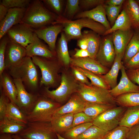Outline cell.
Wrapping results in <instances>:
<instances>
[{
    "mask_svg": "<svg viewBox=\"0 0 139 139\" xmlns=\"http://www.w3.org/2000/svg\"><path fill=\"white\" fill-rule=\"evenodd\" d=\"M58 17L47 8L41 0H31L21 23L33 29H39L53 24Z\"/></svg>",
    "mask_w": 139,
    "mask_h": 139,
    "instance_id": "1",
    "label": "cell"
},
{
    "mask_svg": "<svg viewBox=\"0 0 139 139\" xmlns=\"http://www.w3.org/2000/svg\"><path fill=\"white\" fill-rule=\"evenodd\" d=\"M60 24L63 27V30L68 41L72 39H79L82 37L81 30L84 28H89L99 35L104 36L107 30L101 24L88 18H81L70 20L62 15L58 16L53 24Z\"/></svg>",
    "mask_w": 139,
    "mask_h": 139,
    "instance_id": "2",
    "label": "cell"
},
{
    "mask_svg": "<svg viewBox=\"0 0 139 139\" xmlns=\"http://www.w3.org/2000/svg\"><path fill=\"white\" fill-rule=\"evenodd\" d=\"M80 85L71 71L65 68L60 76L59 86L56 89L50 90L45 87L43 95L60 104L68 100L71 96L77 92Z\"/></svg>",
    "mask_w": 139,
    "mask_h": 139,
    "instance_id": "3",
    "label": "cell"
},
{
    "mask_svg": "<svg viewBox=\"0 0 139 139\" xmlns=\"http://www.w3.org/2000/svg\"><path fill=\"white\" fill-rule=\"evenodd\" d=\"M31 58L34 64L40 70L41 86L44 85L49 88L56 87L60 84V76L59 73L63 66L57 58L49 59L35 56Z\"/></svg>",
    "mask_w": 139,
    "mask_h": 139,
    "instance_id": "4",
    "label": "cell"
},
{
    "mask_svg": "<svg viewBox=\"0 0 139 139\" xmlns=\"http://www.w3.org/2000/svg\"><path fill=\"white\" fill-rule=\"evenodd\" d=\"M13 79H19L28 87L36 89L38 85V75L31 58L26 56L18 64L7 69Z\"/></svg>",
    "mask_w": 139,
    "mask_h": 139,
    "instance_id": "5",
    "label": "cell"
},
{
    "mask_svg": "<svg viewBox=\"0 0 139 139\" xmlns=\"http://www.w3.org/2000/svg\"><path fill=\"white\" fill-rule=\"evenodd\" d=\"M61 106L44 95L37 97L33 107L26 115L28 122H50L55 112Z\"/></svg>",
    "mask_w": 139,
    "mask_h": 139,
    "instance_id": "6",
    "label": "cell"
},
{
    "mask_svg": "<svg viewBox=\"0 0 139 139\" xmlns=\"http://www.w3.org/2000/svg\"><path fill=\"white\" fill-rule=\"evenodd\" d=\"M79 83L77 93L85 102L116 105L115 99L111 95L109 90L92 84L88 85Z\"/></svg>",
    "mask_w": 139,
    "mask_h": 139,
    "instance_id": "7",
    "label": "cell"
},
{
    "mask_svg": "<svg viewBox=\"0 0 139 139\" xmlns=\"http://www.w3.org/2000/svg\"><path fill=\"white\" fill-rule=\"evenodd\" d=\"M18 135L24 139H58L50 122H28Z\"/></svg>",
    "mask_w": 139,
    "mask_h": 139,
    "instance_id": "8",
    "label": "cell"
},
{
    "mask_svg": "<svg viewBox=\"0 0 139 139\" xmlns=\"http://www.w3.org/2000/svg\"><path fill=\"white\" fill-rule=\"evenodd\" d=\"M127 108L121 106L109 109L93 119L94 125L107 132L119 126Z\"/></svg>",
    "mask_w": 139,
    "mask_h": 139,
    "instance_id": "9",
    "label": "cell"
},
{
    "mask_svg": "<svg viewBox=\"0 0 139 139\" xmlns=\"http://www.w3.org/2000/svg\"><path fill=\"white\" fill-rule=\"evenodd\" d=\"M6 34L10 40L26 48L37 36L33 29L21 23L12 27Z\"/></svg>",
    "mask_w": 139,
    "mask_h": 139,
    "instance_id": "10",
    "label": "cell"
},
{
    "mask_svg": "<svg viewBox=\"0 0 139 139\" xmlns=\"http://www.w3.org/2000/svg\"><path fill=\"white\" fill-rule=\"evenodd\" d=\"M106 36L101 39L96 59L103 66L110 69L114 64L116 54L111 35Z\"/></svg>",
    "mask_w": 139,
    "mask_h": 139,
    "instance_id": "11",
    "label": "cell"
},
{
    "mask_svg": "<svg viewBox=\"0 0 139 139\" xmlns=\"http://www.w3.org/2000/svg\"><path fill=\"white\" fill-rule=\"evenodd\" d=\"M13 81L17 90V105L27 114L33 107L37 97L27 91L21 80L14 79Z\"/></svg>",
    "mask_w": 139,
    "mask_h": 139,
    "instance_id": "12",
    "label": "cell"
},
{
    "mask_svg": "<svg viewBox=\"0 0 139 139\" xmlns=\"http://www.w3.org/2000/svg\"><path fill=\"white\" fill-rule=\"evenodd\" d=\"M63 26L60 24H51L33 30L38 37L44 41L50 49L56 53V42L58 34L63 31Z\"/></svg>",
    "mask_w": 139,
    "mask_h": 139,
    "instance_id": "13",
    "label": "cell"
},
{
    "mask_svg": "<svg viewBox=\"0 0 139 139\" xmlns=\"http://www.w3.org/2000/svg\"><path fill=\"white\" fill-rule=\"evenodd\" d=\"M26 56L25 48L10 39L5 54V69L18 64Z\"/></svg>",
    "mask_w": 139,
    "mask_h": 139,
    "instance_id": "14",
    "label": "cell"
},
{
    "mask_svg": "<svg viewBox=\"0 0 139 139\" xmlns=\"http://www.w3.org/2000/svg\"><path fill=\"white\" fill-rule=\"evenodd\" d=\"M27 8L9 9L5 18L0 21V39L14 26L21 23Z\"/></svg>",
    "mask_w": 139,
    "mask_h": 139,
    "instance_id": "15",
    "label": "cell"
},
{
    "mask_svg": "<svg viewBox=\"0 0 139 139\" xmlns=\"http://www.w3.org/2000/svg\"><path fill=\"white\" fill-rule=\"evenodd\" d=\"M86 103V102L77 92L75 93L71 96L66 103L57 109L53 117L67 114H74L83 112Z\"/></svg>",
    "mask_w": 139,
    "mask_h": 139,
    "instance_id": "16",
    "label": "cell"
},
{
    "mask_svg": "<svg viewBox=\"0 0 139 139\" xmlns=\"http://www.w3.org/2000/svg\"><path fill=\"white\" fill-rule=\"evenodd\" d=\"M71 65L81 68L100 75L106 74L110 69L103 66L96 59L89 57L72 58Z\"/></svg>",
    "mask_w": 139,
    "mask_h": 139,
    "instance_id": "17",
    "label": "cell"
},
{
    "mask_svg": "<svg viewBox=\"0 0 139 139\" xmlns=\"http://www.w3.org/2000/svg\"><path fill=\"white\" fill-rule=\"evenodd\" d=\"M120 70L121 76L119 82L115 87L109 90L111 95L115 98L123 94L139 92V86L135 84L129 79L123 65Z\"/></svg>",
    "mask_w": 139,
    "mask_h": 139,
    "instance_id": "18",
    "label": "cell"
},
{
    "mask_svg": "<svg viewBox=\"0 0 139 139\" xmlns=\"http://www.w3.org/2000/svg\"><path fill=\"white\" fill-rule=\"evenodd\" d=\"M104 4H100L91 10L80 12L74 19L88 18L101 24L107 30H108L111 27L107 18Z\"/></svg>",
    "mask_w": 139,
    "mask_h": 139,
    "instance_id": "19",
    "label": "cell"
},
{
    "mask_svg": "<svg viewBox=\"0 0 139 139\" xmlns=\"http://www.w3.org/2000/svg\"><path fill=\"white\" fill-rule=\"evenodd\" d=\"M25 49L26 56L31 58L37 56L49 59L57 58L56 54L42 42L37 36Z\"/></svg>",
    "mask_w": 139,
    "mask_h": 139,
    "instance_id": "20",
    "label": "cell"
},
{
    "mask_svg": "<svg viewBox=\"0 0 139 139\" xmlns=\"http://www.w3.org/2000/svg\"><path fill=\"white\" fill-rule=\"evenodd\" d=\"M133 33L131 29L118 30L112 33V41L116 55H120L123 58L125 48Z\"/></svg>",
    "mask_w": 139,
    "mask_h": 139,
    "instance_id": "21",
    "label": "cell"
},
{
    "mask_svg": "<svg viewBox=\"0 0 139 139\" xmlns=\"http://www.w3.org/2000/svg\"><path fill=\"white\" fill-rule=\"evenodd\" d=\"M73 115L67 114L53 117L50 122L54 132L62 135L72 128Z\"/></svg>",
    "mask_w": 139,
    "mask_h": 139,
    "instance_id": "22",
    "label": "cell"
},
{
    "mask_svg": "<svg viewBox=\"0 0 139 139\" xmlns=\"http://www.w3.org/2000/svg\"><path fill=\"white\" fill-rule=\"evenodd\" d=\"M68 41L64 32L62 31L58 40L56 52L57 59L66 68H68L70 65L72 59L68 51Z\"/></svg>",
    "mask_w": 139,
    "mask_h": 139,
    "instance_id": "23",
    "label": "cell"
},
{
    "mask_svg": "<svg viewBox=\"0 0 139 139\" xmlns=\"http://www.w3.org/2000/svg\"><path fill=\"white\" fill-rule=\"evenodd\" d=\"M0 77L2 91L6 95L10 102L17 105V90L13 80L8 74L4 72Z\"/></svg>",
    "mask_w": 139,
    "mask_h": 139,
    "instance_id": "24",
    "label": "cell"
},
{
    "mask_svg": "<svg viewBox=\"0 0 139 139\" xmlns=\"http://www.w3.org/2000/svg\"><path fill=\"white\" fill-rule=\"evenodd\" d=\"M122 58L121 56L116 55L114 64L109 71L106 74L101 75L111 89L115 87L117 84L118 74L123 65L122 61Z\"/></svg>",
    "mask_w": 139,
    "mask_h": 139,
    "instance_id": "25",
    "label": "cell"
},
{
    "mask_svg": "<svg viewBox=\"0 0 139 139\" xmlns=\"http://www.w3.org/2000/svg\"><path fill=\"white\" fill-rule=\"evenodd\" d=\"M82 34L83 37L87 41V50L89 54V57L96 59L101 40L99 35L93 31L87 30L84 31Z\"/></svg>",
    "mask_w": 139,
    "mask_h": 139,
    "instance_id": "26",
    "label": "cell"
},
{
    "mask_svg": "<svg viewBox=\"0 0 139 139\" xmlns=\"http://www.w3.org/2000/svg\"><path fill=\"white\" fill-rule=\"evenodd\" d=\"M139 123V106L127 108L119 126L130 128Z\"/></svg>",
    "mask_w": 139,
    "mask_h": 139,
    "instance_id": "27",
    "label": "cell"
},
{
    "mask_svg": "<svg viewBox=\"0 0 139 139\" xmlns=\"http://www.w3.org/2000/svg\"><path fill=\"white\" fill-rule=\"evenodd\" d=\"M26 126V124L15 121L5 117L0 120V134H18Z\"/></svg>",
    "mask_w": 139,
    "mask_h": 139,
    "instance_id": "28",
    "label": "cell"
},
{
    "mask_svg": "<svg viewBox=\"0 0 139 139\" xmlns=\"http://www.w3.org/2000/svg\"><path fill=\"white\" fill-rule=\"evenodd\" d=\"M136 29L125 48L122 59L123 65L139 52V29Z\"/></svg>",
    "mask_w": 139,
    "mask_h": 139,
    "instance_id": "29",
    "label": "cell"
},
{
    "mask_svg": "<svg viewBox=\"0 0 139 139\" xmlns=\"http://www.w3.org/2000/svg\"><path fill=\"white\" fill-rule=\"evenodd\" d=\"M123 9L131 21L132 27L139 29V5L134 0H126L124 3Z\"/></svg>",
    "mask_w": 139,
    "mask_h": 139,
    "instance_id": "30",
    "label": "cell"
},
{
    "mask_svg": "<svg viewBox=\"0 0 139 139\" xmlns=\"http://www.w3.org/2000/svg\"><path fill=\"white\" fill-rule=\"evenodd\" d=\"M116 106L109 104L86 102L83 112L94 119L107 110Z\"/></svg>",
    "mask_w": 139,
    "mask_h": 139,
    "instance_id": "31",
    "label": "cell"
},
{
    "mask_svg": "<svg viewBox=\"0 0 139 139\" xmlns=\"http://www.w3.org/2000/svg\"><path fill=\"white\" fill-rule=\"evenodd\" d=\"M132 24L125 11L123 9L119 14L114 25L107 30L104 36H106L119 30H127L131 29Z\"/></svg>",
    "mask_w": 139,
    "mask_h": 139,
    "instance_id": "32",
    "label": "cell"
},
{
    "mask_svg": "<svg viewBox=\"0 0 139 139\" xmlns=\"http://www.w3.org/2000/svg\"><path fill=\"white\" fill-rule=\"evenodd\" d=\"M5 117L13 121L26 124L28 123L26 115L16 105L10 101L8 103Z\"/></svg>",
    "mask_w": 139,
    "mask_h": 139,
    "instance_id": "33",
    "label": "cell"
},
{
    "mask_svg": "<svg viewBox=\"0 0 139 139\" xmlns=\"http://www.w3.org/2000/svg\"><path fill=\"white\" fill-rule=\"evenodd\" d=\"M115 99L116 103L119 106L127 108L139 106V92L123 94Z\"/></svg>",
    "mask_w": 139,
    "mask_h": 139,
    "instance_id": "34",
    "label": "cell"
},
{
    "mask_svg": "<svg viewBox=\"0 0 139 139\" xmlns=\"http://www.w3.org/2000/svg\"><path fill=\"white\" fill-rule=\"evenodd\" d=\"M77 69L90 79L92 85L108 90L111 89L101 75L98 74L87 70L76 67Z\"/></svg>",
    "mask_w": 139,
    "mask_h": 139,
    "instance_id": "35",
    "label": "cell"
},
{
    "mask_svg": "<svg viewBox=\"0 0 139 139\" xmlns=\"http://www.w3.org/2000/svg\"><path fill=\"white\" fill-rule=\"evenodd\" d=\"M106 132L93 125L78 136L76 139H102Z\"/></svg>",
    "mask_w": 139,
    "mask_h": 139,
    "instance_id": "36",
    "label": "cell"
},
{
    "mask_svg": "<svg viewBox=\"0 0 139 139\" xmlns=\"http://www.w3.org/2000/svg\"><path fill=\"white\" fill-rule=\"evenodd\" d=\"M93 125L92 122H90L77 125L61 135L67 139H76L78 136Z\"/></svg>",
    "mask_w": 139,
    "mask_h": 139,
    "instance_id": "37",
    "label": "cell"
},
{
    "mask_svg": "<svg viewBox=\"0 0 139 139\" xmlns=\"http://www.w3.org/2000/svg\"><path fill=\"white\" fill-rule=\"evenodd\" d=\"M80 9L79 0H66L64 15L63 16L68 19L72 20L75 16L80 12Z\"/></svg>",
    "mask_w": 139,
    "mask_h": 139,
    "instance_id": "38",
    "label": "cell"
},
{
    "mask_svg": "<svg viewBox=\"0 0 139 139\" xmlns=\"http://www.w3.org/2000/svg\"><path fill=\"white\" fill-rule=\"evenodd\" d=\"M129 128L118 126L107 132L102 139H127Z\"/></svg>",
    "mask_w": 139,
    "mask_h": 139,
    "instance_id": "39",
    "label": "cell"
},
{
    "mask_svg": "<svg viewBox=\"0 0 139 139\" xmlns=\"http://www.w3.org/2000/svg\"><path fill=\"white\" fill-rule=\"evenodd\" d=\"M44 5L47 6L52 12L58 16L62 15L64 4L62 0H41Z\"/></svg>",
    "mask_w": 139,
    "mask_h": 139,
    "instance_id": "40",
    "label": "cell"
},
{
    "mask_svg": "<svg viewBox=\"0 0 139 139\" xmlns=\"http://www.w3.org/2000/svg\"><path fill=\"white\" fill-rule=\"evenodd\" d=\"M105 13L108 21L112 25L114 24L119 15L122 5L113 6L104 4Z\"/></svg>",
    "mask_w": 139,
    "mask_h": 139,
    "instance_id": "41",
    "label": "cell"
},
{
    "mask_svg": "<svg viewBox=\"0 0 139 139\" xmlns=\"http://www.w3.org/2000/svg\"><path fill=\"white\" fill-rule=\"evenodd\" d=\"M0 41V75L3 73L5 69V56L7 45L10 39L7 34L3 37Z\"/></svg>",
    "mask_w": 139,
    "mask_h": 139,
    "instance_id": "42",
    "label": "cell"
},
{
    "mask_svg": "<svg viewBox=\"0 0 139 139\" xmlns=\"http://www.w3.org/2000/svg\"><path fill=\"white\" fill-rule=\"evenodd\" d=\"M31 0H2L0 4L10 9L15 8H27Z\"/></svg>",
    "mask_w": 139,
    "mask_h": 139,
    "instance_id": "43",
    "label": "cell"
},
{
    "mask_svg": "<svg viewBox=\"0 0 139 139\" xmlns=\"http://www.w3.org/2000/svg\"><path fill=\"white\" fill-rule=\"evenodd\" d=\"M93 120L83 112L74 114L72 128L79 124L92 122Z\"/></svg>",
    "mask_w": 139,
    "mask_h": 139,
    "instance_id": "44",
    "label": "cell"
},
{
    "mask_svg": "<svg viewBox=\"0 0 139 139\" xmlns=\"http://www.w3.org/2000/svg\"><path fill=\"white\" fill-rule=\"evenodd\" d=\"M71 71L75 79L78 82L88 85H91L88 78L82 72L75 66H70Z\"/></svg>",
    "mask_w": 139,
    "mask_h": 139,
    "instance_id": "45",
    "label": "cell"
},
{
    "mask_svg": "<svg viewBox=\"0 0 139 139\" xmlns=\"http://www.w3.org/2000/svg\"><path fill=\"white\" fill-rule=\"evenodd\" d=\"M105 1L104 0H79V5L81 9H87L104 4Z\"/></svg>",
    "mask_w": 139,
    "mask_h": 139,
    "instance_id": "46",
    "label": "cell"
},
{
    "mask_svg": "<svg viewBox=\"0 0 139 139\" xmlns=\"http://www.w3.org/2000/svg\"><path fill=\"white\" fill-rule=\"evenodd\" d=\"M1 92L0 97V120L4 117L7 105L10 101L5 94Z\"/></svg>",
    "mask_w": 139,
    "mask_h": 139,
    "instance_id": "47",
    "label": "cell"
},
{
    "mask_svg": "<svg viewBox=\"0 0 139 139\" xmlns=\"http://www.w3.org/2000/svg\"><path fill=\"white\" fill-rule=\"evenodd\" d=\"M126 70L139 68V52L128 62L123 65Z\"/></svg>",
    "mask_w": 139,
    "mask_h": 139,
    "instance_id": "48",
    "label": "cell"
},
{
    "mask_svg": "<svg viewBox=\"0 0 139 139\" xmlns=\"http://www.w3.org/2000/svg\"><path fill=\"white\" fill-rule=\"evenodd\" d=\"M126 72L128 77L133 83H136L139 85V68L126 70Z\"/></svg>",
    "mask_w": 139,
    "mask_h": 139,
    "instance_id": "49",
    "label": "cell"
},
{
    "mask_svg": "<svg viewBox=\"0 0 139 139\" xmlns=\"http://www.w3.org/2000/svg\"><path fill=\"white\" fill-rule=\"evenodd\" d=\"M127 139H139V123L129 129Z\"/></svg>",
    "mask_w": 139,
    "mask_h": 139,
    "instance_id": "50",
    "label": "cell"
},
{
    "mask_svg": "<svg viewBox=\"0 0 139 139\" xmlns=\"http://www.w3.org/2000/svg\"><path fill=\"white\" fill-rule=\"evenodd\" d=\"M75 52L73 55L74 58H84L90 57L89 54L87 50L75 48Z\"/></svg>",
    "mask_w": 139,
    "mask_h": 139,
    "instance_id": "51",
    "label": "cell"
},
{
    "mask_svg": "<svg viewBox=\"0 0 139 139\" xmlns=\"http://www.w3.org/2000/svg\"><path fill=\"white\" fill-rule=\"evenodd\" d=\"M125 1L124 0H105L104 4L110 6H118L122 5Z\"/></svg>",
    "mask_w": 139,
    "mask_h": 139,
    "instance_id": "52",
    "label": "cell"
},
{
    "mask_svg": "<svg viewBox=\"0 0 139 139\" xmlns=\"http://www.w3.org/2000/svg\"><path fill=\"white\" fill-rule=\"evenodd\" d=\"M77 45L80 49L87 50L88 47L87 41L86 39L83 37L81 38L78 39Z\"/></svg>",
    "mask_w": 139,
    "mask_h": 139,
    "instance_id": "53",
    "label": "cell"
},
{
    "mask_svg": "<svg viewBox=\"0 0 139 139\" xmlns=\"http://www.w3.org/2000/svg\"><path fill=\"white\" fill-rule=\"evenodd\" d=\"M9 8L0 4V21L2 20L7 15Z\"/></svg>",
    "mask_w": 139,
    "mask_h": 139,
    "instance_id": "54",
    "label": "cell"
},
{
    "mask_svg": "<svg viewBox=\"0 0 139 139\" xmlns=\"http://www.w3.org/2000/svg\"><path fill=\"white\" fill-rule=\"evenodd\" d=\"M0 139H13L12 135L9 134H1L0 136Z\"/></svg>",
    "mask_w": 139,
    "mask_h": 139,
    "instance_id": "55",
    "label": "cell"
},
{
    "mask_svg": "<svg viewBox=\"0 0 139 139\" xmlns=\"http://www.w3.org/2000/svg\"><path fill=\"white\" fill-rule=\"evenodd\" d=\"M12 136L13 139H24L22 138L18 134L12 135Z\"/></svg>",
    "mask_w": 139,
    "mask_h": 139,
    "instance_id": "56",
    "label": "cell"
},
{
    "mask_svg": "<svg viewBox=\"0 0 139 139\" xmlns=\"http://www.w3.org/2000/svg\"><path fill=\"white\" fill-rule=\"evenodd\" d=\"M56 134L57 137L58 139H67L66 138H64L61 135L58 134Z\"/></svg>",
    "mask_w": 139,
    "mask_h": 139,
    "instance_id": "57",
    "label": "cell"
},
{
    "mask_svg": "<svg viewBox=\"0 0 139 139\" xmlns=\"http://www.w3.org/2000/svg\"><path fill=\"white\" fill-rule=\"evenodd\" d=\"M136 1L138 3H139V0H137Z\"/></svg>",
    "mask_w": 139,
    "mask_h": 139,
    "instance_id": "58",
    "label": "cell"
}]
</instances>
